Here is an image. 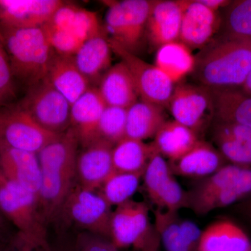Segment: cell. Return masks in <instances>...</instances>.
<instances>
[{
	"mask_svg": "<svg viewBox=\"0 0 251 251\" xmlns=\"http://www.w3.org/2000/svg\"><path fill=\"white\" fill-rule=\"evenodd\" d=\"M97 88L104 103L108 106L127 109L139 98L129 69L122 61L105 73Z\"/></svg>",
	"mask_w": 251,
	"mask_h": 251,
	"instance_id": "44dd1931",
	"label": "cell"
},
{
	"mask_svg": "<svg viewBox=\"0 0 251 251\" xmlns=\"http://www.w3.org/2000/svg\"><path fill=\"white\" fill-rule=\"evenodd\" d=\"M0 172L10 181L38 196L41 173L37 153L9 148L0 143Z\"/></svg>",
	"mask_w": 251,
	"mask_h": 251,
	"instance_id": "ac0fdd59",
	"label": "cell"
},
{
	"mask_svg": "<svg viewBox=\"0 0 251 251\" xmlns=\"http://www.w3.org/2000/svg\"><path fill=\"white\" fill-rule=\"evenodd\" d=\"M18 105L50 132L61 134L71 126L72 105L47 78L28 87Z\"/></svg>",
	"mask_w": 251,
	"mask_h": 251,
	"instance_id": "52a82bcc",
	"label": "cell"
},
{
	"mask_svg": "<svg viewBox=\"0 0 251 251\" xmlns=\"http://www.w3.org/2000/svg\"><path fill=\"white\" fill-rule=\"evenodd\" d=\"M222 34L233 37L251 39V0L229 2L224 8Z\"/></svg>",
	"mask_w": 251,
	"mask_h": 251,
	"instance_id": "1f68e13d",
	"label": "cell"
},
{
	"mask_svg": "<svg viewBox=\"0 0 251 251\" xmlns=\"http://www.w3.org/2000/svg\"><path fill=\"white\" fill-rule=\"evenodd\" d=\"M199 251H251V242L235 223L221 220L202 231Z\"/></svg>",
	"mask_w": 251,
	"mask_h": 251,
	"instance_id": "cb8c5ba5",
	"label": "cell"
},
{
	"mask_svg": "<svg viewBox=\"0 0 251 251\" xmlns=\"http://www.w3.org/2000/svg\"><path fill=\"white\" fill-rule=\"evenodd\" d=\"M213 135L226 137L251 146V128L234 122L216 121Z\"/></svg>",
	"mask_w": 251,
	"mask_h": 251,
	"instance_id": "74e56055",
	"label": "cell"
},
{
	"mask_svg": "<svg viewBox=\"0 0 251 251\" xmlns=\"http://www.w3.org/2000/svg\"><path fill=\"white\" fill-rule=\"evenodd\" d=\"M73 251H119L108 238L84 232L72 242Z\"/></svg>",
	"mask_w": 251,
	"mask_h": 251,
	"instance_id": "8d00e7d4",
	"label": "cell"
},
{
	"mask_svg": "<svg viewBox=\"0 0 251 251\" xmlns=\"http://www.w3.org/2000/svg\"><path fill=\"white\" fill-rule=\"evenodd\" d=\"M146 203L129 200L112 211L110 239L117 249L133 247L138 251H157L160 238L150 224Z\"/></svg>",
	"mask_w": 251,
	"mask_h": 251,
	"instance_id": "5b68a950",
	"label": "cell"
},
{
	"mask_svg": "<svg viewBox=\"0 0 251 251\" xmlns=\"http://www.w3.org/2000/svg\"><path fill=\"white\" fill-rule=\"evenodd\" d=\"M1 41L14 78L27 87L47 78L56 52L42 27L14 29L1 27Z\"/></svg>",
	"mask_w": 251,
	"mask_h": 251,
	"instance_id": "3957f363",
	"label": "cell"
},
{
	"mask_svg": "<svg viewBox=\"0 0 251 251\" xmlns=\"http://www.w3.org/2000/svg\"><path fill=\"white\" fill-rule=\"evenodd\" d=\"M238 210L251 225V194L239 203Z\"/></svg>",
	"mask_w": 251,
	"mask_h": 251,
	"instance_id": "f35d334b",
	"label": "cell"
},
{
	"mask_svg": "<svg viewBox=\"0 0 251 251\" xmlns=\"http://www.w3.org/2000/svg\"><path fill=\"white\" fill-rule=\"evenodd\" d=\"M112 52L117 54L129 69L140 100L168 107L175 90V83L156 65L149 64L137 54L124 49L109 39Z\"/></svg>",
	"mask_w": 251,
	"mask_h": 251,
	"instance_id": "30bf717a",
	"label": "cell"
},
{
	"mask_svg": "<svg viewBox=\"0 0 251 251\" xmlns=\"http://www.w3.org/2000/svg\"><path fill=\"white\" fill-rule=\"evenodd\" d=\"M114 145L99 139L84 148L77 161L78 184L85 189L95 191L114 172L112 150Z\"/></svg>",
	"mask_w": 251,
	"mask_h": 251,
	"instance_id": "2e32d148",
	"label": "cell"
},
{
	"mask_svg": "<svg viewBox=\"0 0 251 251\" xmlns=\"http://www.w3.org/2000/svg\"><path fill=\"white\" fill-rule=\"evenodd\" d=\"M15 94L14 75L7 54L0 44V108L9 105Z\"/></svg>",
	"mask_w": 251,
	"mask_h": 251,
	"instance_id": "d590c367",
	"label": "cell"
},
{
	"mask_svg": "<svg viewBox=\"0 0 251 251\" xmlns=\"http://www.w3.org/2000/svg\"><path fill=\"white\" fill-rule=\"evenodd\" d=\"M106 105L97 87H92L71 108V126L76 132L82 148L99 140L100 117Z\"/></svg>",
	"mask_w": 251,
	"mask_h": 251,
	"instance_id": "d6986e66",
	"label": "cell"
},
{
	"mask_svg": "<svg viewBox=\"0 0 251 251\" xmlns=\"http://www.w3.org/2000/svg\"><path fill=\"white\" fill-rule=\"evenodd\" d=\"M155 228L166 251H199L202 231L189 220L181 219L177 212L156 209Z\"/></svg>",
	"mask_w": 251,
	"mask_h": 251,
	"instance_id": "9a60e30c",
	"label": "cell"
},
{
	"mask_svg": "<svg viewBox=\"0 0 251 251\" xmlns=\"http://www.w3.org/2000/svg\"><path fill=\"white\" fill-rule=\"evenodd\" d=\"M226 161L219 150L200 140L186 154L168 163L174 175L203 179L226 166Z\"/></svg>",
	"mask_w": 251,
	"mask_h": 251,
	"instance_id": "ffe728a7",
	"label": "cell"
},
{
	"mask_svg": "<svg viewBox=\"0 0 251 251\" xmlns=\"http://www.w3.org/2000/svg\"><path fill=\"white\" fill-rule=\"evenodd\" d=\"M199 1L206 7L215 11H219L221 8L224 9L230 2V1H226V0H199Z\"/></svg>",
	"mask_w": 251,
	"mask_h": 251,
	"instance_id": "ab89813d",
	"label": "cell"
},
{
	"mask_svg": "<svg viewBox=\"0 0 251 251\" xmlns=\"http://www.w3.org/2000/svg\"><path fill=\"white\" fill-rule=\"evenodd\" d=\"M64 3L60 0H0V24L14 29L42 27Z\"/></svg>",
	"mask_w": 251,
	"mask_h": 251,
	"instance_id": "5bb4252c",
	"label": "cell"
},
{
	"mask_svg": "<svg viewBox=\"0 0 251 251\" xmlns=\"http://www.w3.org/2000/svg\"><path fill=\"white\" fill-rule=\"evenodd\" d=\"M108 6L105 28L110 37L132 53L140 49L145 36L147 23L155 0L105 1Z\"/></svg>",
	"mask_w": 251,
	"mask_h": 251,
	"instance_id": "8992f818",
	"label": "cell"
},
{
	"mask_svg": "<svg viewBox=\"0 0 251 251\" xmlns=\"http://www.w3.org/2000/svg\"><path fill=\"white\" fill-rule=\"evenodd\" d=\"M154 150L152 143L125 138L114 146L112 163L114 171L143 174Z\"/></svg>",
	"mask_w": 251,
	"mask_h": 251,
	"instance_id": "f1b7e54d",
	"label": "cell"
},
{
	"mask_svg": "<svg viewBox=\"0 0 251 251\" xmlns=\"http://www.w3.org/2000/svg\"><path fill=\"white\" fill-rule=\"evenodd\" d=\"M48 80L72 105L91 88V84L75 64L73 56L56 54Z\"/></svg>",
	"mask_w": 251,
	"mask_h": 251,
	"instance_id": "603a6c76",
	"label": "cell"
},
{
	"mask_svg": "<svg viewBox=\"0 0 251 251\" xmlns=\"http://www.w3.org/2000/svg\"><path fill=\"white\" fill-rule=\"evenodd\" d=\"M184 0H155L145 36L153 49L179 41Z\"/></svg>",
	"mask_w": 251,
	"mask_h": 251,
	"instance_id": "e0dca14e",
	"label": "cell"
},
{
	"mask_svg": "<svg viewBox=\"0 0 251 251\" xmlns=\"http://www.w3.org/2000/svg\"><path fill=\"white\" fill-rule=\"evenodd\" d=\"M127 109L108 106L104 108L99 121V139L115 146L126 138Z\"/></svg>",
	"mask_w": 251,
	"mask_h": 251,
	"instance_id": "d6a6232c",
	"label": "cell"
},
{
	"mask_svg": "<svg viewBox=\"0 0 251 251\" xmlns=\"http://www.w3.org/2000/svg\"><path fill=\"white\" fill-rule=\"evenodd\" d=\"M199 140L196 131L172 120L162 125L152 144L160 154L169 161H175L186 154Z\"/></svg>",
	"mask_w": 251,
	"mask_h": 251,
	"instance_id": "d4e9b609",
	"label": "cell"
},
{
	"mask_svg": "<svg viewBox=\"0 0 251 251\" xmlns=\"http://www.w3.org/2000/svg\"><path fill=\"white\" fill-rule=\"evenodd\" d=\"M173 176L169 163L154 148L143 175L145 191L150 201H152Z\"/></svg>",
	"mask_w": 251,
	"mask_h": 251,
	"instance_id": "836d02e7",
	"label": "cell"
},
{
	"mask_svg": "<svg viewBox=\"0 0 251 251\" xmlns=\"http://www.w3.org/2000/svg\"><path fill=\"white\" fill-rule=\"evenodd\" d=\"M241 90L247 95L251 96V70L249 73L244 83L240 87Z\"/></svg>",
	"mask_w": 251,
	"mask_h": 251,
	"instance_id": "7bdbcfd3",
	"label": "cell"
},
{
	"mask_svg": "<svg viewBox=\"0 0 251 251\" xmlns=\"http://www.w3.org/2000/svg\"><path fill=\"white\" fill-rule=\"evenodd\" d=\"M196 59L191 50L179 41L162 46L157 49L155 65L177 83L186 75L192 74Z\"/></svg>",
	"mask_w": 251,
	"mask_h": 251,
	"instance_id": "83f0119b",
	"label": "cell"
},
{
	"mask_svg": "<svg viewBox=\"0 0 251 251\" xmlns=\"http://www.w3.org/2000/svg\"><path fill=\"white\" fill-rule=\"evenodd\" d=\"M214 142L220 152L232 164L250 167L251 165V146L236 141L226 137L213 135Z\"/></svg>",
	"mask_w": 251,
	"mask_h": 251,
	"instance_id": "e575fe53",
	"label": "cell"
},
{
	"mask_svg": "<svg viewBox=\"0 0 251 251\" xmlns=\"http://www.w3.org/2000/svg\"><path fill=\"white\" fill-rule=\"evenodd\" d=\"M61 213L85 232L110 239L111 206L99 193L75 184L63 203Z\"/></svg>",
	"mask_w": 251,
	"mask_h": 251,
	"instance_id": "ba28073f",
	"label": "cell"
},
{
	"mask_svg": "<svg viewBox=\"0 0 251 251\" xmlns=\"http://www.w3.org/2000/svg\"><path fill=\"white\" fill-rule=\"evenodd\" d=\"M222 18L196 0H184L180 29V42L191 50L202 49L215 36L221 27Z\"/></svg>",
	"mask_w": 251,
	"mask_h": 251,
	"instance_id": "4fadbf2b",
	"label": "cell"
},
{
	"mask_svg": "<svg viewBox=\"0 0 251 251\" xmlns=\"http://www.w3.org/2000/svg\"><path fill=\"white\" fill-rule=\"evenodd\" d=\"M5 220L7 219L5 218L1 211H0V236L1 235V232H2L5 227Z\"/></svg>",
	"mask_w": 251,
	"mask_h": 251,
	"instance_id": "ee69618b",
	"label": "cell"
},
{
	"mask_svg": "<svg viewBox=\"0 0 251 251\" xmlns=\"http://www.w3.org/2000/svg\"><path fill=\"white\" fill-rule=\"evenodd\" d=\"M143 175L114 171L99 188V194L110 206L120 205L129 201L136 192Z\"/></svg>",
	"mask_w": 251,
	"mask_h": 251,
	"instance_id": "4dcf8cb0",
	"label": "cell"
},
{
	"mask_svg": "<svg viewBox=\"0 0 251 251\" xmlns=\"http://www.w3.org/2000/svg\"><path fill=\"white\" fill-rule=\"evenodd\" d=\"M42 27L64 49H78L87 39L103 30L94 13L66 2Z\"/></svg>",
	"mask_w": 251,
	"mask_h": 251,
	"instance_id": "8fae6325",
	"label": "cell"
},
{
	"mask_svg": "<svg viewBox=\"0 0 251 251\" xmlns=\"http://www.w3.org/2000/svg\"><path fill=\"white\" fill-rule=\"evenodd\" d=\"M0 211L18 231V237L49 251L46 224L39 210L37 196L10 181L0 172Z\"/></svg>",
	"mask_w": 251,
	"mask_h": 251,
	"instance_id": "277c9868",
	"label": "cell"
},
{
	"mask_svg": "<svg viewBox=\"0 0 251 251\" xmlns=\"http://www.w3.org/2000/svg\"><path fill=\"white\" fill-rule=\"evenodd\" d=\"M112 49L104 30L87 39L74 54V61L91 85L99 82L110 68Z\"/></svg>",
	"mask_w": 251,
	"mask_h": 251,
	"instance_id": "7402d4cb",
	"label": "cell"
},
{
	"mask_svg": "<svg viewBox=\"0 0 251 251\" xmlns=\"http://www.w3.org/2000/svg\"><path fill=\"white\" fill-rule=\"evenodd\" d=\"M211 90L216 121L234 122L251 128V96L240 88Z\"/></svg>",
	"mask_w": 251,
	"mask_h": 251,
	"instance_id": "4316f807",
	"label": "cell"
},
{
	"mask_svg": "<svg viewBox=\"0 0 251 251\" xmlns=\"http://www.w3.org/2000/svg\"><path fill=\"white\" fill-rule=\"evenodd\" d=\"M49 251H73L72 243H59L54 247H50Z\"/></svg>",
	"mask_w": 251,
	"mask_h": 251,
	"instance_id": "b9f144b4",
	"label": "cell"
},
{
	"mask_svg": "<svg viewBox=\"0 0 251 251\" xmlns=\"http://www.w3.org/2000/svg\"><path fill=\"white\" fill-rule=\"evenodd\" d=\"M251 194V167H247L240 178L233 184L207 197L189 203L188 208L198 215H204L220 208L240 202Z\"/></svg>",
	"mask_w": 251,
	"mask_h": 251,
	"instance_id": "f546056e",
	"label": "cell"
},
{
	"mask_svg": "<svg viewBox=\"0 0 251 251\" xmlns=\"http://www.w3.org/2000/svg\"><path fill=\"white\" fill-rule=\"evenodd\" d=\"M192 76L211 90L240 88L251 70V39L221 34L197 55Z\"/></svg>",
	"mask_w": 251,
	"mask_h": 251,
	"instance_id": "7a4b0ae2",
	"label": "cell"
},
{
	"mask_svg": "<svg viewBox=\"0 0 251 251\" xmlns=\"http://www.w3.org/2000/svg\"><path fill=\"white\" fill-rule=\"evenodd\" d=\"M168 107L175 121L197 133L214 117L211 89L199 84H179L175 87Z\"/></svg>",
	"mask_w": 251,
	"mask_h": 251,
	"instance_id": "7c38bea8",
	"label": "cell"
},
{
	"mask_svg": "<svg viewBox=\"0 0 251 251\" xmlns=\"http://www.w3.org/2000/svg\"><path fill=\"white\" fill-rule=\"evenodd\" d=\"M163 108L143 100L130 105L127 108L126 138L143 141L154 137L166 122Z\"/></svg>",
	"mask_w": 251,
	"mask_h": 251,
	"instance_id": "484cf974",
	"label": "cell"
},
{
	"mask_svg": "<svg viewBox=\"0 0 251 251\" xmlns=\"http://www.w3.org/2000/svg\"><path fill=\"white\" fill-rule=\"evenodd\" d=\"M16 251H44L37 247H34L32 244H29L25 241L23 240L20 237H18L16 241Z\"/></svg>",
	"mask_w": 251,
	"mask_h": 251,
	"instance_id": "60d3db41",
	"label": "cell"
},
{
	"mask_svg": "<svg viewBox=\"0 0 251 251\" xmlns=\"http://www.w3.org/2000/svg\"><path fill=\"white\" fill-rule=\"evenodd\" d=\"M60 134L43 128L18 104L0 108V143L38 153Z\"/></svg>",
	"mask_w": 251,
	"mask_h": 251,
	"instance_id": "9c48e42d",
	"label": "cell"
},
{
	"mask_svg": "<svg viewBox=\"0 0 251 251\" xmlns=\"http://www.w3.org/2000/svg\"><path fill=\"white\" fill-rule=\"evenodd\" d=\"M79 145L76 132L70 126L37 153L41 173L37 199L46 224L59 215L63 203L75 185Z\"/></svg>",
	"mask_w": 251,
	"mask_h": 251,
	"instance_id": "6da1fadb",
	"label": "cell"
}]
</instances>
